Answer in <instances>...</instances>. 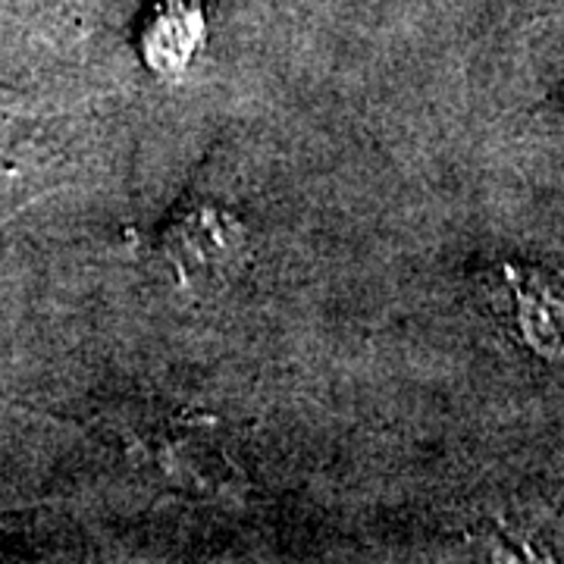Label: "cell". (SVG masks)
Instances as JSON below:
<instances>
[{"instance_id":"6da1fadb","label":"cell","mask_w":564,"mask_h":564,"mask_svg":"<svg viewBox=\"0 0 564 564\" xmlns=\"http://www.w3.org/2000/svg\"><path fill=\"white\" fill-rule=\"evenodd\" d=\"M61 161V117L0 82V207L47 188Z\"/></svg>"},{"instance_id":"3957f363","label":"cell","mask_w":564,"mask_h":564,"mask_svg":"<svg viewBox=\"0 0 564 564\" xmlns=\"http://www.w3.org/2000/svg\"><path fill=\"white\" fill-rule=\"evenodd\" d=\"M207 39L204 0H151L139 25V54L158 76H180Z\"/></svg>"},{"instance_id":"7a4b0ae2","label":"cell","mask_w":564,"mask_h":564,"mask_svg":"<svg viewBox=\"0 0 564 564\" xmlns=\"http://www.w3.org/2000/svg\"><path fill=\"white\" fill-rule=\"evenodd\" d=\"M163 254L195 289L226 285L245 263L242 223L214 204L188 207L166 229Z\"/></svg>"}]
</instances>
